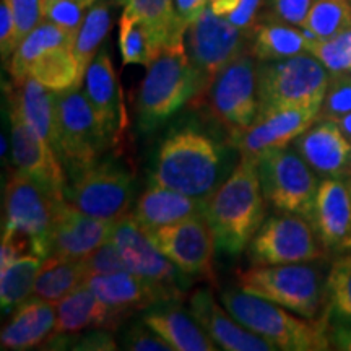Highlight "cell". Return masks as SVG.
<instances>
[{
    "instance_id": "13",
    "label": "cell",
    "mask_w": 351,
    "mask_h": 351,
    "mask_svg": "<svg viewBox=\"0 0 351 351\" xmlns=\"http://www.w3.org/2000/svg\"><path fill=\"white\" fill-rule=\"evenodd\" d=\"M111 239L119 249L127 270L155 285L165 293L168 301H182L186 298L189 275L179 270L163 252L158 251L132 215L117 219Z\"/></svg>"
},
{
    "instance_id": "50",
    "label": "cell",
    "mask_w": 351,
    "mask_h": 351,
    "mask_svg": "<svg viewBox=\"0 0 351 351\" xmlns=\"http://www.w3.org/2000/svg\"><path fill=\"white\" fill-rule=\"evenodd\" d=\"M330 345L335 350L351 351V326L346 322L335 320V324L328 326Z\"/></svg>"
},
{
    "instance_id": "32",
    "label": "cell",
    "mask_w": 351,
    "mask_h": 351,
    "mask_svg": "<svg viewBox=\"0 0 351 351\" xmlns=\"http://www.w3.org/2000/svg\"><path fill=\"white\" fill-rule=\"evenodd\" d=\"M83 261H69L49 256L41 263L33 296L43 298L51 302H59L86 280Z\"/></svg>"
},
{
    "instance_id": "44",
    "label": "cell",
    "mask_w": 351,
    "mask_h": 351,
    "mask_svg": "<svg viewBox=\"0 0 351 351\" xmlns=\"http://www.w3.org/2000/svg\"><path fill=\"white\" fill-rule=\"evenodd\" d=\"M13 12L20 43L41 23L43 0H7Z\"/></svg>"
},
{
    "instance_id": "33",
    "label": "cell",
    "mask_w": 351,
    "mask_h": 351,
    "mask_svg": "<svg viewBox=\"0 0 351 351\" xmlns=\"http://www.w3.org/2000/svg\"><path fill=\"white\" fill-rule=\"evenodd\" d=\"M29 77L56 93L78 88L85 80L72 46H60L43 54L29 69Z\"/></svg>"
},
{
    "instance_id": "6",
    "label": "cell",
    "mask_w": 351,
    "mask_h": 351,
    "mask_svg": "<svg viewBox=\"0 0 351 351\" xmlns=\"http://www.w3.org/2000/svg\"><path fill=\"white\" fill-rule=\"evenodd\" d=\"M328 70L313 54L257 65V98L261 114L288 108H322Z\"/></svg>"
},
{
    "instance_id": "9",
    "label": "cell",
    "mask_w": 351,
    "mask_h": 351,
    "mask_svg": "<svg viewBox=\"0 0 351 351\" xmlns=\"http://www.w3.org/2000/svg\"><path fill=\"white\" fill-rule=\"evenodd\" d=\"M57 147L67 178L90 168L111 147L80 86L56 93Z\"/></svg>"
},
{
    "instance_id": "14",
    "label": "cell",
    "mask_w": 351,
    "mask_h": 351,
    "mask_svg": "<svg viewBox=\"0 0 351 351\" xmlns=\"http://www.w3.org/2000/svg\"><path fill=\"white\" fill-rule=\"evenodd\" d=\"M315 231L301 215L285 213L267 218L247 247L254 265L307 263L322 254Z\"/></svg>"
},
{
    "instance_id": "12",
    "label": "cell",
    "mask_w": 351,
    "mask_h": 351,
    "mask_svg": "<svg viewBox=\"0 0 351 351\" xmlns=\"http://www.w3.org/2000/svg\"><path fill=\"white\" fill-rule=\"evenodd\" d=\"M251 33L213 13L210 5L189 23L184 34L186 52L205 86L228 62L251 51Z\"/></svg>"
},
{
    "instance_id": "35",
    "label": "cell",
    "mask_w": 351,
    "mask_h": 351,
    "mask_svg": "<svg viewBox=\"0 0 351 351\" xmlns=\"http://www.w3.org/2000/svg\"><path fill=\"white\" fill-rule=\"evenodd\" d=\"M41 270V257L29 254L20 256L15 262L0 270V301L2 313H12L33 293L38 274Z\"/></svg>"
},
{
    "instance_id": "7",
    "label": "cell",
    "mask_w": 351,
    "mask_h": 351,
    "mask_svg": "<svg viewBox=\"0 0 351 351\" xmlns=\"http://www.w3.org/2000/svg\"><path fill=\"white\" fill-rule=\"evenodd\" d=\"M241 289L287 307L307 319L317 317L324 293L319 271L304 263L252 265L236 274Z\"/></svg>"
},
{
    "instance_id": "8",
    "label": "cell",
    "mask_w": 351,
    "mask_h": 351,
    "mask_svg": "<svg viewBox=\"0 0 351 351\" xmlns=\"http://www.w3.org/2000/svg\"><path fill=\"white\" fill-rule=\"evenodd\" d=\"M64 197L67 204L95 218L117 221L134 200V173L124 161L101 158L90 168L69 178Z\"/></svg>"
},
{
    "instance_id": "21",
    "label": "cell",
    "mask_w": 351,
    "mask_h": 351,
    "mask_svg": "<svg viewBox=\"0 0 351 351\" xmlns=\"http://www.w3.org/2000/svg\"><path fill=\"white\" fill-rule=\"evenodd\" d=\"M85 96L93 109L104 137L114 145L124 129V106L111 57L103 47L93 57L85 73Z\"/></svg>"
},
{
    "instance_id": "17",
    "label": "cell",
    "mask_w": 351,
    "mask_h": 351,
    "mask_svg": "<svg viewBox=\"0 0 351 351\" xmlns=\"http://www.w3.org/2000/svg\"><path fill=\"white\" fill-rule=\"evenodd\" d=\"M8 116H10L12 158L21 173L33 176L56 191L64 192L67 184L64 165L47 142L39 137L21 114L15 96L8 90Z\"/></svg>"
},
{
    "instance_id": "46",
    "label": "cell",
    "mask_w": 351,
    "mask_h": 351,
    "mask_svg": "<svg viewBox=\"0 0 351 351\" xmlns=\"http://www.w3.org/2000/svg\"><path fill=\"white\" fill-rule=\"evenodd\" d=\"M19 44L20 39L16 34V25L10 3L7 0H2V5H0V51H2L3 62L10 60Z\"/></svg>"
},
{
    "instance_id": "34",
    "label": "cell",
    "mask_w": 351,
    "mask_h": 351,
    "mask_svg": "<svg viewBox=\"0 0 351 351\" xmlns=\"http://www.w3.org/2000/svg\"><path fill=\"white\" fill-rule=\"evenodd\" d=\"M112 23V2L111 0H96L85 15V20L78 29L72 51L77 57L80 73L85 78L86 69L90 65L96 51L104 41Z\"/></svg>"
},
{
    "instance_id": "15",
    "label": "cell",
    "mask_w": 351,
    "mask_h": 351,
    "mask_svg": "<svg viewBox=\"0 0 351 351\" xmlns=\"http://www.w3.org/2000/svg\"><path fill=\"white\" fill-rule=\"evenodd\" d=\"M147 234L158 251L163 252L186 275L213 278V256L217 243L205 215L156 228Z\"/></svg>"
},
{
    "instance_id": "10",
    "label": "cell",
    "mask_w": 351,
    "mask_h": 351,
    "mask_svg": "<svg viewBox=\"0 0 351 351\" xmlns=\"http://www.w3.org/2000/svg\"><path fill=\"white\" fill-rule=\"evenodd\" d=\"M228 137L254 124L258 116L257 65L251 51L239 54L215 75L199 96Z\"/></svg>"
},
{
    "instance_id": "42",
    "label": "cell",
    "mask_w": 351,
    "mask_h": 351,
    "mask_svg": "<svg viewBox=\"0 0 351 351\" xmlns=\"http://www.w3.org/2000/svg\"><path fill=\"white\" fill-rule=\"evenodd\" d=\"M83 265H85L86 275H108L116 274V271L127 270V265L124 258L121 257L119 249L109 239L103 245H99L96 251H93L90 256L82 258ZM86 276V278H88Z\"/></svg>"
},
{
    "instance_id": "53",
    "label": "cell",
    "mask_w": 351,
    "mask_h": 351,
    "mask_svg": "<svg viewBox=\"0 0 351 351\" xmlns=\"http://www.w3.org/2000/svg\"><path fill=\"white\" fill-rule=\"evenodd\" d=\"M77 2H82V3H85L86 7H91V5H93V3L96 2V0H77Z\"/></svg>"
},
{
    "instance_id": "47",
    "label": "cell",
    "mask_w": 351,
    "mask_h": 351,
    "mask_svg": "<svg viewBox=\"0 0 351 351\" xmlns=\"http://www.w3.org/2000/svg\"><path fill=\"white\" fill-rule=\"evenodd\" d=\"M265 0H239V5L234 12L228 16L232 25H236L245 32H252L254 25L257 23L258 12Z\"/></svg>"
},
{
    "instance_id": "3",
    "label": "cell",
    "mask_w": 351,
    "mask_h": 351,
    "mask_svg": "<svg viewBox=\"0 0 351 351\" xmlns=\"http://www.w3.org/2000/svg\"><path fill=\"white\" fill-rule=\"evenodd\" d=\"M205 83L186 52V44H169L147 67L137 95L140 130L150 134L166 124L191 101L199 99Z\"/></svg>"
},
{
    "instance_id": "22",
    "label": "cell",
    "mask_w": 351,
    "mask_h": 351,
    "mask_svg": "<svg viewBox=\"0 0 351 351\" xmlns=\"http://www.w3.org/2000/svg\"><path fill=\"white\" fill-rule=\"evenodd\" d=\"M309 221L324 247L346 249L351 236V192L341 179L320 182Z\"/></svg>"
},
{
    "instance_id": "1",
    "label": "cell",
    "mask_w": 351,
    "mask_h": 351,
    "mask_svg": "<svg viewBox=\"0 0 351 351\" xmlns=\"http://www.w3.org/2000/svg\"><path fill=\"white\" fill-rule=\"evenodd\" d=\"M236 153L200 124L174 125L153 152L150 182L205 202L238 166Z\"/></svg>"
},
{
    "instance_id": "2",
    "label": "cell",
    "mask_w": 351,
    "mask_h": 351,
    "mask_svg": "<svg viewBox=\"0 0 351 351\" xmlns=\"http://www.w3.org/2000/svg\"><path fill=\"white\" fill-rule=\"evenodd\" d=\"M204 215L218 251L232 257L244 252L265 221V197L257 163L239 158L226 181L205 200Z\"/></svg>"
},
{
    "instance_id": "39",
    "label": "cell",
    "mask_w": 351,
    "mask_h": 351,
    "mask_svg": "<svg viewBox=\"0 0 351 351\" xmlns=\"http://www.w3.org/2000/svg\"><path fill=\"white\" fill-rule=\"evenodd\" d=\"M309 54L317 57L332 75L351 72V26L333 38L311 41Z\"/></svg>"
},
{
    "instance_id": "5",
    "label": "cell",
    "mask_w": 351,
    "mask_h": 351,
    "mask_svg": "<svg viewBox=\"0 0 351 351\" xmlns=\"http://www.w3.org/2000/svg\"><path fill=\"white\" fill-rule=\"evenodd\" d=\"M64 202V192L19 169L13 171L5 186L3 234L20 236L28 241L34 256L49 257L52 230Z\"/></svg>"
},
{
    "instance_id": "43",
    "label": "cell",
    "mask_w": 351,
    "mask_h": 351,
    "mask_svg": "<svg viewBox=\"0 0 351 351\" xmlns=\"http://www.w3.org/2000/svg\"><path fill=\"white\" fill-rule=\"evenodd\" d=\"M122 348L130 351H173L171 345L143 320L130 324L122 333Z\"/></svg>"
},
{
    "instance_id": "31",
    "label": "cell",
    "mask_w": 351,
    "mask_h": 351,
    "mask_svg": "<svg viewBox=\"0 0 351 351\" xmlns=\"http://www.w3.org/2000/svg\"><path fill=\"white\" fill-rule=\"evenodd\" d=\"M73 41H75V34L47 20L41 21L19 44L16 51L8 60V73H10L13 85L23 82L29 75V69H32L34 60L39 59L43 54L60 46H72Z\"/></svg>"
},
{
    "instance_id": "38",
    "label": "cell",
    "mask_w": 351,
    "mask_h": 351,
    "mask_svg": "<svg viewBox=\"0 0 351 351\" xmlns=\"http://www.w3.org/2000/svg\"><path fill=\"white\" fill-rule=\"evenodd\" d=\"M328 313L351 326V254L337 258L326 282Z\"/></svg>"
},
{
    "instance_id": "37",
    "label": "cell",
    "mask_w": 351,
    "mask_h": 351,
    "mask_svg": "<svg viewBox=\"0 0 351 351\" xmlns=\"http://www.w3.org/2000/svg\"><path fill=\"white\" fill-rule=\"evenodd\" d=\"M119 47L124 65L134 64L148 67L158 56L150 34L137 20V16L132 15L129 10H124L119 21Z\"/></svg>"
},
{
    "instance_id": "11",
    "label": "cell",
    "mask_w": 351,
    "mask_h": 351,
    "mask_svg": "<svg viewBox=\"0 0 351 351\" xmlns=\"http://www.w3.org/2000/svg\"><path fill=\"white\" fill-rule=\"evenodd\" d=\"M257 171L265 202L309 219L320 182L300 153L288 147L267 153L257 161Z\"/></svg>"
},
{
    "instance_id": "45",
    "label": "cell",
    "mask_w": 351,
    "mask_h": 351,
    "mask_svg": "<svg viewBox=\"0 0 351 351\" xmlns=\"http://www.w3.org/2000/svg\"><path fill=\"white\" fill-rule=\"evenodd\" d=\"M313 0H269V7L274 19L283 20L289 25L304 26L307 13Z\"/></svg>"
},
{
    "instance_id": "41",
    "label": "cell",
    "mask_w": 351,
    "mask_h": 351,
    "mask_svg": "<svg viewBox=\"0 0 351 351\" xmlns=\"http://www.w3.org/2000/svg\"><path fill=\"white\" fill-rule=\"evenodd\" d=\"M351 112V75L337 73L328 83L326 98L320 108V119L337 121Z\"/></svg>"
},
{
    "instance_id": "19",
    "label": "cell",
    "mask_w": 351,
    "mask_h": 351,
    "mask_svg": "<svg viewBox=\"0 0 351 351\" xmlns=\"http://www.w3.org/2000/svg\"><path fill=\"white\" fill-rule=\"evenodd\" d=\"M116 221L95 218L64 202L57 213L51 239V256L82 261L112 238Z\"/></svg>"
},
{
    "instance_id": "52",
    "label": "cell",
    "mask_w": 351,
    "mask_h": 351,
    "mask_svg": "<svg viewBox=\"0 0 351 351\" xmlns=\"http://www.w3.org/2000/svg\"><path fill=\"white\" fill-rule=\"evenodd\" d=\"M335 122H337V124H339V127L341 129V132H343L345 137L351 142V112L339 117V119H337Z\"/></svg>"
},
{
    "instance_id": "20",
    "label": "cell",
    "mask_w": 351,
    "mask_h": 351,
    "mask_svg": "<svg viewBox=\"0 0 351 351\" xmlns=\"http://www.w3.org/2000/svg\"><path fill=\"white\" fill-rule=\"evenodd\" d=\"M296 152L319 176L351 178V142L332 119L315 121L295 140Z\"/></svg>"
},
{
    "instance_id": "48",
    "label": "cell",
    "mask_w": 351,
    "mask_h": 351,
    "mask_svg": "<svg viewBox=\"0 0 351 351\" xmlns=\"http://www.w3.org/2000/svg\"><path fill=\"white\" fill-rule=\"evenodd\" d=\"M70 348L73 350H117L116 341L111 337V332L108 328H93L91 332H88L85 337H82L78 341L69 340Z\"/></svg>"
},
{
    "instance_id": "27",
    "label": "cell",
    "mask_w": 351,
    "mask_h": 351,
    "mask_svg": "<svg viewBox=\"0 0 351 351\" xmlns=\"http://www.w3.org/2000/svg\"><path fill=\"white\" fill-rule=\"evenodd\" d=\"M204 205L205 202L194 197L152 182V186L138 197L132 217L148 232L186 218L204 215Z\"/></svg>"
},
{
    "instance_id": "4",
    "label": "cell",
    "mask_w": 351,
    "mask_h": 351,
    "mask_svg": "<svg viewBox=\"0 0 351 351\" xmlns=\"http://www.w3.org/2000/svg\"><path fill=\"white\" fill-rule=\"evenodd\" d=\"M221 302L249 330L269 340L276 350L324 351L332 348L328 319H301L287 307L251 295L241 288H228Z\"/></svg>"
},
{
    "instance_id": "28",
    "label": "cell",
    "mask_w": 351,
    "mask_h": 351,
    "mask_svg": "<svg viewBox=\"0 0 351 351\" xmlns=\"http://www.w3.org/2000/svg\"><path fill=\"white\" fill-rule=\"evenodd\" d=\"M309 38L287 21L274 19L257 21L251 33V54L258 62L282 60L309 52Z\"/></svg>"
},
{
    "instance_id": "40",
    "label": "cell",
    "mask_w": 351,
    "mask_h": 351,
    "mask_svg": "<svg viewBox=\"0 0 351 351\" xmlns=\"http://www.w3.org/2000/svg\"><path fill=\"white\" fill-rule=\"evenodd\" d=\"M86 8L90 7L77 0H43V19L77 36Z\"/></svg>"
},
{
    "instance_id": "24",
    "label": "cell",
    "mask_w": 351,
    "mask_h": 351,
    "mask_svg": "<svg viewBox=\"0 0 351 351\" xmlns=\"http://www.w3.org/2000/svg\"><path fill=\"white\" fill-rule=\"evenodd\" d=\"M85 283L104 304L124 315H129L132 311L148 309L168 301L161 289L129 270L108 275H91L85 280Z\"/></svg>"
},
{
    "instance_id": "36",
    "label": "cell",
    "mask_w": 351,
    "mask_h": 351,
    "mask_svg": "<svg viewBox=\"0 0 351 351\" xmlns=\"http://www.w3.org/2000/svg\"><path fill=\"white\" fill-rule=\"evenodd\" d=\"M351 26V0H313L302 26L309 41L328 39Z\"/></svg>"
},
{
    "instance_id": "25",
    "label": "cell",
    "mask_w": 351,
    "mask_h": 351,
    "mask_svg": "<svg viewBox=\"0 0 351 351\" xmlns=\"http://www.w3.org/2000/svg\"><path fill=\"white\" fill-rule=\"evenodd\" d=\"M124 317V314L104 304L86 283H82L57 302L54 333L73 335V333L93 330V328L112 330L119 326Z\"/></svg>"
},
{
    "instance_id": "51",
    "label": "cell",
    "mask_w": 351,
    "mask_h": 351,
    "mask_svg": "<svg viewBox=\"0 0 351 351\" xmlns=\"http://www.w3.org/2000/svg\"><path fill=\"white\" fill-rule=\"evenodd\" d=\"M239 5V0H210V8L219 16H230Z\"/></svg>"
},
{
    "instance_id": "26",
    "label": "cell",
    "mask_w": 351,
    "mask_h": 351,
    "mask_svg": "<svg viewBox=\"0 0 351 351\" xmlns=\"http://www.w3.org/2000/svg\"><path fill=\"white\" fill-rule=\"evenodd\" d=\"M57 309L54 302L33 296L21 302L12 320L2 328L0 348L25 351L36 348L54 333Z\"/></svg>"
},
{
    "instance_id": "49",
    "label": "cell",
    "mask_w": 351,
    "mask_h": 351,
    "mask_svg": "<svg viewBox=\"0 0 351 351\" xmlns=\"http://www.w3.org/2000/svg\"><path fill=\"white\" fill-rule=\"evenodd\" d=\"M208 5L210 0H174L176 16H178V20L181 21L186 28L189 23H191V21Z\"/></svg>"
},
{
    "instance_id": "23",
    "label": "cell",
    "mask_w": 351,
    "mask_h": 351,
    "mask_svg": "<svg viewBox=\"0 0 351 351\" xmlns=\"http://www.w3.org/2000/svg\"><path fill=\"white\" fill-rule=\"evenodd\" d=\"M142 320L171 345L173 351H213L218 346L181 301H166L148 307Z\"/></svg>"
},
{
    "instance_id": "18",
    "label": "cell",
    "mask_w": 351,
    "mask_h": 351,
    "mask_svg": "<svg viewBox=\"0 0 351 351\" xmlns=\"http://www.w3.org/2000/svg\"><path fill=\"white\" fill-rule=\"evenodd\" d=\"M189 311L218 348L228 351L276 350L274 343L249 330L226 307L219 306L210 288H197L189 296Z\"/></svg>"
},
{
    "instance_id": "30",
    "label": "cell",
    "mask_w": 351,
    "mask_h": 351,
    "mask_svg": "<svg viewBox=\"0 0 351 351\" xmlns=\"http://www.w3.org/2000/svg\"><path fill=\"white\" fill-rule=\"evenodd\" d=\"M143 25L160 54L169 44L182 41L186 26L178 20L174 0H116Z\"/></svg>"
},
{
    "instance_id": "54",
    "label": "cell",
    "mask_w": 351,
    "mask_h": 351,
    "mask_svg": "<svg viewBox=\"0 0 351 351\" xmlns=\"http://www.w3.org/2000/svg\"><path fill=\"white\" fill-rule=\"evenodd\" d=\"M350 192H351V186H350ZM346 249H351V236H350V239H348V244H346Z\"/></svg>"
},
{
    "instance_id": "16",
    "label": "cell",
    "mask_w": 351,
    "mask_h": 351,
    "mask_svg": "<svg viewBox=\"0 0 351 351\" xmlns=\"http://www.w3.org/2000/svg\"><path fill=\"white\" fill-rule=\"evenodd\" d=\"M320 108L276 109L257 116L251 127L228 137L241 158L257 163L267 153L288 147L317 121Z\"/></svg>"
},
{
    "instance_id": "29",
    "label": "cell",
    "mask_w": 351,
    "mask_h": 351,
    "mask_svg": "<svg viewBox=\"0 0 351 351\" xmlns=\"http://www.w3.org/2000/svg\"><path fill=\"white\" fill-rule=\"evenodd\" d=\"M21 114L29 127L36 132L44 142H47L56 152L57 147V116H56V91L41 85L33 77H26L23 82L10 88Z\"/></svg>"
}]
</instances>
